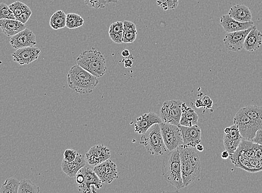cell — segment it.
Returning a JSON list of instances; mask_svg holds the SVG:
<instances>
[{"mask_svg":"<svg viewBox=\"0 0 262 193\" xmlns=\"http://www.w3.org/2000/svg\"><path fill=\"white\" fill-rule=\"evenodd\" d=\"M181 162V170L183 183L188 186L199 176L202 171L201 161L193 148L184 144L178 148Z\"/></svg>","mask_w":262,"mask_h":193,"instance_id":"cell-1","label":"cell"},{"mask_svg":"<svg viewBox=\"0 0 262 193\" xmlns=\"http://www.w3.org/2000/svg\"><path fill=\"white\" fill-rule=\"evenodd\" d=\"M69 87L80 94H90L98 84L97 78L78 64L72 66L67 76Z\"/></svg>","mask_w":262,"mask_h":193,"instance_id":"cell-2","label":"cell"},{"mask_svg":"<svg viewBox=\"0 0 262 193\" xmlns=\"http://www.w3.org/2000/svg\"><path fill=\"white\" fill-rule=\"evenodd\" d=\"M162 173L166 181L178 189L185 187L178 148L165 155L162 164Z\"/></svg>","mask_w":262,"mask_h":193,"instance_id":"cell-3","label":"cell"},{"mask_svg":"<svg viewBox=\"0 0 262 193\" xmlns=\"http://www.w3.org/2000/svg\"><path fill=\"white\" fill-rule=\"evenodd\" d=\"M140 143L145 147L148 153L155 156H163L170 152L165 144L159 124H154L142 134Z\"/></svg>","mask_w":262,"mask_h":193,"instance_id":"cell-4","label":"cell"},{"mask_svg":"<svg viewBox=\"0 0 262 193\" xmlns=\"http://www.w3.org/2000/svg\"><path fill=\"white\" fill-rule=\"evenodd\" d=\"M77 63L97 78L102 77L107 70L104 56L98 51H88L81 53L77 59Z\"/></svg>","mask_w":262,"mask_h":193,"instance_id":"cell-5","label":"cell"},{"mask_svg":"<svg viewBox=\"0 0 262 193\" xmlns=\"http://www.w3.org/2000/svg\"><path fill=\"white\" fill-rule=\"evenodd\" d=\"M162 136L165 144L170 152L183 144L182 131L179 126L162 123L160 124Z\"/></svg>","mask_w":262,"mask_h":193,"instance_id":"cell-6","label":"cell"},{"mask_svg":"<svg viewBox=\"0 0 262 193\" xmlns=\"http://www.w3.org/2000/svg\"><path fill=\"white\" fill-rule=\"evenodd\" d=\"M183 102L177 100L166 101L160 110V117L163 123L179 126L182 114Z\"/></svg>","mask_w":262,"mask_h":193,"instance_id":"cell-7","label":"cell"},{"mask_svg":"<svg viewBox=\"0 0 262 193\" xmlns=\"http://www.w3.org/2000/svg\"><path fill=\"white\" fill-rule=\"evenodd\" d=\"M234 124L238 127L243 140L251 141L258 129L242 109L237 112L234 118Z\"/></svg>","mask_w":262,"mask_h":193,"instance_id":"cell-8","label":"cell"},{"mask_svg":"<svg viewBox=\"0 0 262 193\" xmlns=\"http://www.w3.org/2000/svg\"><path fill=\"white\" fill-rule=\"evenodd\" d=\"M80 171L82 172L84 178L83 184L78 187L80 191L84 193L96 192L97 190L102 187V182L94 171L85 165Z\"/></svg>","mask_w":262,"mask_h":193,"instance_id":"cell-9","label":"cell"},{"mask_svg":"<svg viewBox=\"0 0 262 193\" xmlns=\"http://www.w3.org/2000/svg\"><path fill=\"white\" fill-rule=\"evenodd\" d=\"M93 171L102 183L111 184L118 178L117 165L110 159L95 166Z\"/></svg>","mask_w":262,"mask_h":193,"instance_id":"cell-10","label":"cell"},{"mask_svg":"<svg viewBox=\"0 0 262 193\" xmlns=\"http://www.w3.org/2000/svg\"><path fill=\"white\" fill-rule=\"evenodd\" d=\"M253 27L239 32L227 33L224 37V45L230 51L239 52L243 48L246 37Z\"/></svg>","mask_w":262,"mask_h":193,"instance_id":"cell-11","label":"cell"},{"mask_svg":"<svg viewBox=\"0 0 262 193\" xmlns=\"http://www.w3.org/2000/svg\"><path fill=\"white\" fill-rule=\"evenodd\" d=\"M40 53L39 48L30 46L16 50V51L12 53V57L18 64L29 65L38 59Z\"/></svg>","mask_w":262,"mask_h":193,"instance_id":"cell-12","label":"cell"},{"mask_svg":"<svg viewBox=\"0 0 262 193\" xmlns=\"http://www.w3.org/2000/svg\"><path fill=\"white\" fill-rule=\"evenodd\" d=\"M111 156L110 149L103 144L96 145L86 153L85 160L89 165L95 166L107 160Z\"/></svg>","mask_w":262,"mask_h":193,"instance_id":"cell-13","label":"cell"},{"mask_svg":"<svg viewBox=\"0 0 262 193\" xmlns=\"http://www.w3.org/2000/svg\"><path fill=\"white\" fill-rule=\"evenodd\" d=\"M10 43L11 46L16 50L26 47H33L37 43L35 35L32 30L27 28L19 33L11 37Z\"/></svg>","mask_w":262,"mask_h":193,"instance_id":"cell-14","label":"cell"},{"mask_svg":"<svg viewBox=\"0 0 262 193\" xmlns=\"http://www.w3.org/2000/svg\"><path fill=\"white\" fill-rule=\"evenodd\" d=\"M230 128L229 133H224L223 143L226 151L228 152L230 155H232L238 149L243 138L238 128L235 124H234Z\"/></svg>","mask_w":262,"mask_h":193,"instance_id":"cell-15","label":"cell"},{"mask_svg":"<svg viewBox=\"0 0 262 193\" xmlns=\"http://www.w3.org/2000/svg\"><path fill=\"white\" fill-rule=\"evenodd\" d=\"M182 131L183 144L196 148L202 141V130L197 125L192 127H184L179 125Z\"/></svg>","mask_w":262,"mask_h":193,"instance_id":"cell-16","label":"cell"},{"mask_svg":"<svg viewBox=\"0 0 262 193\" xmlns=\"http://www.w3.org/2000/svg\"><path fill=\"white\" fill-rule=\"evenodd\" d=\"M162 123L163 122L160 116L154 112H149L137 118L135 132L140 134H144L154 124H160Z\"/></svg>","mask_w":262,"mask_h":193,"instance_id":"cell-17","label":"cell"},{"mask_svg":"<svg viewBox=\"0 0 262 193\" xmlns=\"http://www.w3.org/2000/svg\"><path fill=\"white\" fill-rule=\"evenodd\" d=\"M220 23L227 33L245 30L254 26L253 21L241 22L233 19L228 14L223 15L221 17Z\"/></svg>","mask_w":262,"mask_h":193,"instance_id":"cell-18","label":"cell"},{"mask_svg":"<svg viewBox=\"0 0 262 193\" xmlns=\"http://www.w3.org/2000/svg\"><path fill=\"white\" fill-rule=\"evenodd\" d=\"M86 165V160L83 155L78 154L76 159L68 162L64 159L62 161L61 170L70 177L73 178L80 169Z\"/></svg>","mask_w":262,"mask_h":193,"instance_id":"cell-19","label":"cell"},{"mask_svg":"<svg viewBox=\"0 0 262 193\" xmlns=\"http://www.w3.org/2000/svg\"><path fill=\"white\" fill-rule=\"evenodd\" d=\"M262 44V34L256 26H253L245 41L244 48L248 52L257 51Z\"/></svg>","mask_w":262,"mask_h":193,"instance_id":"cell-20","label":"cell"},{"mask_svg":"<svg viewBox=\"0 0 262 193\" xmlns=\"http://www.w3.org/2000/svg\"><path fill=\"white\" fill-rule=\"evenodd\" d=\"M228 15L233 19L241 22L252 21V15L250 9L245 5H236L229 11Z\"/></svg>","mask_w":262,"mask_h":193,"instance_id":"cell-21","label":"cell"},{"mask_svg":"<svg viewBox=\"0 0 262 193\" xmlns=\"http://www.w3.org/2000/svg\"><path fill=\"white\" fill-rule=\"evenodd\" d=\"M0 28L3 32L8 37H12L26 29V24L17 20L3 19L0 20Z\"/></svg>","mask_w":262,"mask_h":193,"instance_id":"cell-22","label":"cell"},{"mask_svg":"<svg viewBox=\"0 0 262 193\" xmlns=\"http://www.w3.org/2000/svg\"><path fill=\"white\" fill-rule=\"evenodd\" d=\"M182 114L181 116L180 125L184 127H192L197 125L199 116L195 111L189 108L183 103L182 105Z\"/></svg>","mask_w":262,"mask_h":193,"instance_id":"cell-23","label":"cell"},{"mask_svg":"<svg viewBox=\"0 0 262 193\" xmlns=\"http://www.w3.org/2000/svg\"><path fill=\"white\" fill-rule=\"evenodd\" d=\"M242 109L251 118L258 130L262 129V107L257 105H251L243 108Z\"/></svg>","mask_w":262,"mask_h":193,"instance_id":"cell-24","label":"cell"},{"mask_svg":"<svg viewBox=\"0 0 262 193\" xmlns=\"http://www.w3.org/2000/svg\"><path fill=\"white\" fill-rule=\"evenodd\" d=\"M137 31L136 24L130 21L123 22V43H133L137 38Z\"/></svg>","mask_w":262,"mask_h":193,"instance_id":"cell-25","label":"cell"},{"mask_svg":"<svg viewBox=\"0 0 262 193\" xmlns=\"http://www.w3.org/2000/svg\"><path fill=\"white\" fill-rule=\"evenodd\" d=\"M109 35L112 41L118 44L123 43V22L112 23L109 29Z\"/></svg>","mask_w":262,"mask_h":193,"instance_id":"cell-26","label":"cell"},{"mask_svg":"<svg viewBox=\"0 0 262 193\" xmlns=\"http://www.w3.org/2000/svg\"><path fill=\"white\" fill-rule=\"evenodd\" d=\"M67 15L63 11L58 10L51 17L49 26L54 30H59L66 27Z\"/></svg>","mask_w":262,"mask_h":193,"instance_id":"cell-27","label":"cell"},{"mask_svg":"<svg viewBox=\"0 0 262 193\" xmlns=\"http://www.w3.org/2000/svg\"><path fill=\"white\" fill-rule=\"evenodd\" d=\"M19 185L20 182L16 178L6 179L0 189V193H17Z\"/></svg>","mask_w":262,"mask_h":193,"instance_id":"cell-28","label":"cell"},{"mask_svg":"<svg viewBox=\"0 0 262 193\" xmlns=\"http://www.w3.org/2000/svg\"><path fill=\"white\" fill-rule=\"evenodd\" d=\"M84 20L80 15L70 13L67 15L66 27L68 29H77L84 26Z\"/></svg>","mask_w":262,"mask_h":193,"instance_id":"cell-29","label":"cell"},{"mask_svg":"<svg viewBox=\"0 0 262 193\" xmlns=\"http://www.w3.org/2000/svg\"><path fill=\"white\" fill-rule=\"evenodd\" d=\"M39 186L35 185L29 179H23L20 182L18 193H39Z\"/></svg>","mask_w":262,"mask_h":193,"instance_id":"cell-30","label":"cell"},{"mask_svg":"<svg viewBox=\"0 0 262 193\" xmlns=\"http://www.w3.org/2000/svg\"><path fill=\"white\" fill-rule=\"evenodd\" d=\"M9 7L16 17L20 16L25 12L31 10L29 6L20 2H15L9 5Z\"/></svg>","mask_w":262,"mask_h":193,"instance_id":"cell-31","label":"cell"},{"mask_svg":"<svg viewBox=\"0 0 262 193\" xmlns=\"http://www.w3.org/2000/svg\"><path fill=\"white\" fill-rule=\"evenodd\" d=\"M157 5L165 11L173 10L177 9L179 0H157Z\"/></svg>","mask_w":262,"mask_h":193,"instance_id":"cell-32","label":"cell"},{"mask_svg":"<svg viewBox=\"0 0 262 193\" xmlns=\"http://www.w3.org/2000/svg\"><path fill=\"white\" fill-rule=\"evenodd\" d=\"M3 19L16 20L9 6L4 3H0V20Z\"/></svg>","mask_w":262,"mask_h":193,"instance_id":"cell-33","label":"cell"},{"mask_svg":"<svg viewBox=\"0 0 262 193\" xmlns=\"http://www.w3.org/2000/svg\"><path fill=\"white\" fill-rule=\"evenodd\" d=\"M83 1L87 6L96 9H104L106 5L103 0H83Z\"/></svg>","mask_w":262,"mask_h":193,"instance_id":"cell-34","label":"cell"},{"mask_svg":"<svg viewBox=\"0 0 262 193\" xmlns=\"http://www.w3.org/2000/svg\"><path fill=\"white\" fill-rule=\"evenodd\" d=\"M78 153L73 150L68 149L64 153V159L68 162H72L76 159Z\"/></svg>","mask_w":262,"mask_h":193,"instance_id":"cell-35","label":"cell"},{"mask_svg":"<svg viewBox=\"0 0 262 193\" xmlns=\"http://www.w3.org/2000/svg\"><path fill=\"white\" fill-rule=\"evenodd\" d=\"M32 10H29L27 12H24V13L21 14L20 16H18L17 17H16V19L24 24H26L29 20L30 16H32Z\"/></svg>","mask_w":262,"mask_h":193,"instance_id":"cell-36","label":"cell"},{"mask_svg":"<svg viewBox=\"0 0 262 193\" xmlns=\"http://www.w3.org/2000/svg\"><path fill=\"white\" fill-rule=\"evenodd\" d=\"M202 99L205 109H209L213 107V102L209 96L205 95Z\"/></svg>","mask_w":262,"mask_h":193,"instance_id":"cell-37","label":"cell"},{"mask_svg":"<svg viewBox=\"0 0 262 193\" xmlns=\"http://www.w3.org/2000/svg\"><path fill=\"white\" fill-rule=\"evenodd\" d=\"M251 141L262 146V129L257 131L256 134H255L254 138Z\"/></svg>","mask_w":262,"mask_h":193,"instance_id":"cell-38","label":"cell"},{"mask_svg":"<svg viewBox=\"0 0 262 193\" xmlns=\"http://www.w3.org/2000/svg\"><path fill=\"white\" fill-rule=\"evenodd\" d=\"M131 58L132 56H130V57L128 58H123V62L124 64V66L126 67H131L133 66V60H131Z\"/></svg>","mask_w":262,"mask_h":193,"instance_id":"cell-39","label":"cell"},{"mask_svg":"<svg viewBox=\"0 0 262 193\" xmlns=\"http://www.w3.org/2000/svg\"><path fill=\"white\" fill-rule=\"evenodd\" d=\"M195 107L197 108H204V104L202 99H198L195 102Z\"/></svg>","mask_w":262,"mask_h":193,"instance_id":"cell-40","label":"cell"},{"mask_svg":"<svg viewBox=\"0 0 262 193\" xmlns=\"http://www.w3.org/2000/svg\"><path fill=\"white\" fill-rule=\"evenodd\" d=\"M221 157L223 159H227L230 157V154L227 151H224L221 154Z\"/></svg>","mask_w":262,"mask_h":193,"instance_id":"cell-41","label":"cell"},{"mask_svg":"<svg viewBox=\"0 0 262 193\" xmlns=\"http://www.w3.org/2000/svg\"><path fill=\"white\" fill-rule=\"evenodd\" d=\"M122 55L123 58H128L130 57V54L128 50L125 49L122 52Z\"/></svg>","mask_w":262,"mask_h":193,"instance_id":"cell-42","label":"cell"},{"mask_svg":"<svg viewBox=\"0 0 262 193\" xmlns=\"http://www.w3.org/2000/svg\"><path fill=\"white\" fill-rule=\"evenodd\" d=\"M196 148L199 152H203L204 151V147L202 144H201V143L198 144Z\"/></svg>","mask_w":262,"mask_h":193,"instance_id":"cell-43","label":"cell"},{"mask_svg":"<svg viewBox=\"0 0 262 193\" xmlns=\"http://www.w3.org/2000/svg\"><path fill=\"white\" fill-rule=\"evenodd\" d=\"M104 2L107 4L108 3H117L120 0H103Z\"/></svg>","mask_w":262,"mask_h":193,"instance_id":"cell-44","label":"cell"}]
</instances>
